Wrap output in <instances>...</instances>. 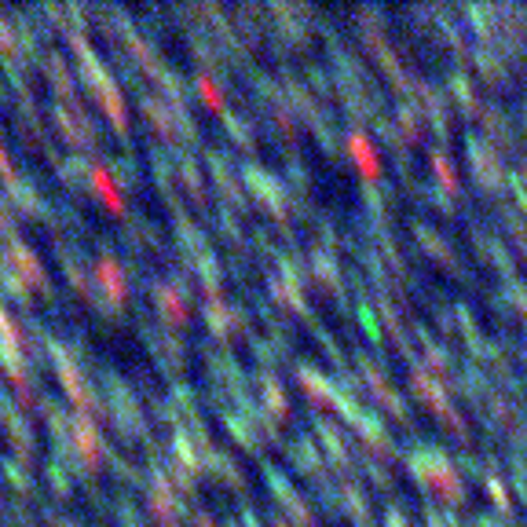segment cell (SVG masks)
<instances>
[{"mask_svg": "<svg viewBox=\"0 0 527 527\" xmlns=\"http://www.w3.org/2000/svg\"><path fill=\"white\" fill-rule=\"evenodd\" d=\"M0 169H4V173H8V158H4V151H0Z\"/></svg>", "mask_w": 527, "mask_h": 527, "instance_id": "cell-1", "label": "cell"}]
</instances>
